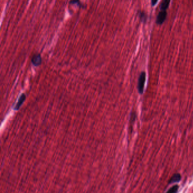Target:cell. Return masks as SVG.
I'll list each match as a JSON object with an SVG mask.
<instances>
[{
    "instance_id": "6da1fadb",
    "label": "cell",
    "mask_w": 193,
    "mask_h": 193,
    "mask_svg": "<svg viewBox=\"0 0 193 193\" xmlns=\"http://www.w3.org/2000/svg\"><path fill=\"white\" fill-rule=\"evenodd\" d=\"M145 81H146V73L144 72H143L140 75L138 79V89L140 94H142L143 92Z\"/></svg>"
},
{
    "instance_id": "7a4b0ae2",
    "label": "cell",
    "mask_w": 193,
    "mask_h": 193,
    "mask_svg": "<svg viewBox=\"0 0 193 193\" xmlns=\"http://www.w3.org/2000/svg\"><path fill=\"white\" fill-rule=\"evenodd\" d=\"M166 11H161L159 13V14L158 15L157 19H156V23L158 24H162L164 21L166 19Z\"/></svg>"
},
{
    "instance_id": "3957f363",
    "label": "cell",
    "mask_w": 193,
    "mask_h": 193,
    "mask_svg": "<svg viewBox=\"0 0 193 193\" xmlns=\"http://www.w3.org/2000/svg\"><path fill=\"white\" fill-rule=\"evenodd\" d=\"M32 63L35 66H39L41 64L42 58L40 54H35L32 58Z\"/></svg>"
},
{
    "instance_id": "277c9868",
    "label": "cell",
    "mask_w": 193,
    "mask_h": 193,
    "mask_svg": "<svg viewBox=\"0 0 193 193\" xmlns=\"http://www.w3.org/2000/svg\"><path fill=\"white\" fill-rule=\"evenodd\" d=\"M26 95L25 94H22L18 99V102L17 103L15 107H14V110H18L19 109V108L21 107V106H22V104L23 103V102H25V99H26Z\"/></svg>"
},
{
    "instance_id": "5b68a950",
    "label": "cell",
    "mask_w": 193,
    "mask_h": 193,
    "mask_svg": "<svg viewBox=\"0 0 193 193\" xmlns=\"http://www.w3.org/2000/svg\"><path fill=\"white\" fill-rule=\"evenodd\" d=\"M181 180V176L180 174L179 173H176L173 174V176L170 178V179L169 180V184H173V183H176V182H178L179 181H180V180Z\"/></svg>"
},
{
    "instance_id": "8992f818",
    "label": "cell",
    "mask_w": 193,
    "mask_h": 193,
    "mask_svg": "<svg viewBox=\"0 0 193 193\" xmlns=\"http://www.w3.org/2000/svg\"><path fill=\"white\" fill-rule=\"evenodd\" d=\"M170 0H162L160 5L161 11H166L169 6Z\"/></svg>"
},
{
    "instance_id": "52a82bcc",
    "label": "cell",
    "mask_w": 193,
    "mask_h": 193,
    "mask_svg": "<svg viewBox=\"0 0 193 193\" xmlns=\"http://www.w3.org/2000/svg\"><path fill=\"white\" fill-rule=\"evenodd\" d=\"M138 14H139V17L141 21L143 22H145L147 20V16L146 14L143 11H139Z\"/></svg>"
},
{
    "instance_id": "ba28073f",
    "label": "cell",
    "mask_w": 193,
    "mask_h": 193,
    "mask_svg": "<svg viewBox=\"0 0 193 193\" xmlns=\"http://www.w3.org/2000/svg\"><path fill=\"white\" fill-rule=\"evenodd\" d=\"M179 186L178 185H174L172 186L170 189L166 192V193H177Z\"/></svg>"
},
{
    "instance_id": "9c48e42d",
    "label": "cell",
    "mask_w": 193,
    "mask_h": 193,
    "mask_svg": "<svg viewBox=\"0 0 193 193\" xmlns=\"http://www.w3.org/2000/svg\"><path fill=\"white\" fill-rule=\"evenodd\" d=\"M158 0H151V3H152V6H155L156 5V3H157Z\"/></svg>"
}]
</instances>
